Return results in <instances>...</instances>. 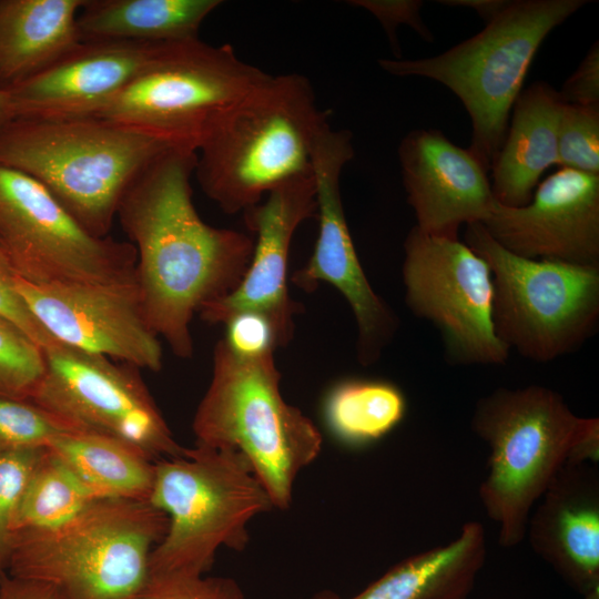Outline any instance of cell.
Here are the masks:
<instances>
[{
    "label": "cell",
    "instance_id": "cell-29",
    "mask_svg": "<svg viewBox=\"0 0 599 599\" xmlns=\"http://www.w3.org/2000/svg\"><path fill=\"white\" fill-rule=\"evenodd\" d=\"M44 370L43 349L0 316V395L29 400Z\"/></svg>",
    "mask_w": 599,
    "mask_h": 599
},
{
    "label": "cell",
    "instance_id": "cell-15",
    "mask_svg": "<svg viewBox=\"0 0 599 599\" xmlns=\"http://www.w3.org/2000/svg\"><path fill=\"white\" fill-rule=\"evenodd\" d=\"M14 286L32 315L59 343L138 369H161L162 347L144 319L138 287L40 285L17 274Z\"/></svg>",
    "mask_w": 599,
    "mask_h": 599
},
{
    "label": "cell",
    "instance_id": "cell-37",
    "mask_svg": "<svg viewBox=\"0 0 599 599\" xmlns=\"http://www.w3.org/2000/svg\"><path fill=\"white\" fill-rule=\"evenodd\" d=\"M0 599H63L53 587L33 580L16 578L6 572L0 586Z\"/></svg>",
    "mask_w": 599,
    "mask_h": 599
},
{
    "label": "cell",
    "instance_id": "cell-6",
    "mask_svg": "<svg viewBox=\"0 0 599 599\" xmlns=\"http://www.w3.org/2000/svg\"><path fill=\"white\" fill-rule=\"evenodd\" d=\"M166 529V515L149 500L99 499L60 527L12 534L6 572L63 599H133Z\"/></svg>",
    "mask_w": 599,
    "mask_h": 599
},
{
    "label": "cell",
    "instance_id": "cell-2",
    "mask_svg": "<svg viewBox=\"0 0 599 599\" xmlns=\"http://www.w3.org/2000/svg\"><path fill=\"white\" fill-rule=\"evenodd\" d=\"M470 426L489 447L478 495L505 548L524 540L532 508L565 466L599 458L598 418L577 416L545 386L495 389L479 398Z\"/></svg>",
    "mask_w": 599,
    "mask_h": 599
},
{
    "label": "cell",
    "instance_id": "cell-33",
    "mask_svg": "<svg viewBox=\"0 0 599 599\" xmlns=\"http://www.w3.org/2000/svg\"><path fill=\"white\" fill-rule=\"evenodd\" d=\"M223 338L229 348L243 358H257L274 354L281 347L275 326L263 313L242 311L224 323Z\"/></svg>",
    "mask_w": 599,
    "mask_h": 599
},
{
    "label": "cell",
    "instance_id": "cell-40",
    "mask_svg": "<svg viewBox=\"0 0 599 599\" xmlns=\"http://www.w3.org/2000/svg\"><path fill=\"white\" fill-rule=\"evenodd\" d=\"M585 599H599V587L592 589L588 593H586Z\"/></svg>",
    "mask_w": 599,
    "mask_h": 599
},
{
    "label": "cell",
    "instance_id": "cell-9",
    "mask_svg": "<svg viewBox=\"0 0 599 599\" xmlns=\"http://www.w3.org/2000/svg\"><path fill=\"white\" fill-rule=\"evenodd\" d=\"M465 244L489 266L491 318L498 339L538 363L577 352L599 324V266L518 256L479 222L466 225Z\"/></svg>",
    "mask_w": 599,
    "mask_h": 599
},
{
    "label": "cell",
    "instance_id": "cell-18",
    "mask_svg": "<svg viewBox=\"0 0 599 599\" xmlns=\"http://www.w3.org/2000/svg\"><path fill=\"white\" fill-rule=\"evenodd\" d=\"M407 202L424 234L458 238L459 227L481 223L495 202L487 169L469 149L436 129H416L399 143Z\"/></svg>",
    "mask_w": 599,
    "mask_h": 599
},
{
    "label": "cell",
    "instance_id": "cell-39",
    "mask_svg": "<svg viewBox=\"0 0 599 599\" xmlns=\"http://www.w3.org/2000/svg\"><path fill=\"white\" fill-rule=\"evenodd\" d=\"M14 119L10 94L0 89V129Z\"/></svg>",
    "mask_w": 599,
    "mask_h": 599
},
{
    "label": "cell",
    "instance_id": "cell-21",
    "mask_svg": "<svg viewBox=\"0 0 599 599\" xmlns=\"http://www.w3.org/2000/svg\"><path fill=\"white\" fill-rule=\"evenodd\" d=\"M561 105L558 91L545 82H536L518 95L510 126L490 167L491 192L499 204H528L542 173L558 165Z\"/></svg>",
    "mask_w": 599,
    "mask_h": 599
},
{
    "label": "cell",
    "instance_id": "cell-41",
    "mask_svg": "<svg viewBox=\"0 0 599 599\" xmlns=\"http://www.w3.org/2000/svg\"><path fill=\"white\" fill-rule=\"evenodd\" d=\"M4 575H6V571L0 567V586H1V581Z\"/></svg>",
    "mask_w": 599,
    "mask_h": 599
},
{
    "label": "cell",
    "instance_id": "cell-3",
    "mask_svg": "<svg viewBox=\"0 0 599 599\" xmlns=\"http://www.w3.org/2000/svg\"><path fill=\"white\" fill-rule=\"evenodd\" d=\"M328 126L307 78L268 75L215 118L194 174L224 213H243L281 184L313 174L315 144Z\"/></svg>",
    "mask_w": 599,
    "mask_h": 599
},
{
    "label": "cell",
    "instance_id": "cell-32",
    "mask_svg": "<svg viewBox=\"0 0 599 599\" xmlns=\"http://www.w3.org/2000/svg\"><path fill=\"white\" fill-rule=\"evenodd\" d=\"M133 599H246L238 582L225 576L151 573Z\"/></svg>",
    "mask_w": 599,
    "mask_h": 599
},
{
    "label": "cell",
    "instance_id": "cell-20",
    "mask_svg": "<svg viewBox=\"0 0 599 599\" xmlns=\"http://www.w3.org/2000/svg\"><path fill=\"white\" fill-rule=\"evenodd\" d=\"M531 549L583 596L599 587V479L590 463L567 465L532 508Z\"/></svg>",
    "mask_w": 599,
    "mask_h": 599
},
{
    "label": "cell",
    "instance_id": "cell-17",
    "mask_svg": "<svg viewBox=\"0 0 599 599\" xmlns=\"http://www.w3.org/2000/svg\"><path fill=\"white\" fill-rule=\"evenodd\" d=\"M314 215L313 174L281 184L267 193L263 203L245 210V225L256 235L248 267L232 293L201 308V318L209 324H224L237 312L256 311L272 321L280 345L286 346L294 334V316L302 309L288 293L291 243L300 224Z\"/></svg>",
    "mask_w": 599,
    "mask_h": 599
},
{
    "label": "cell",
    "instance_id": "cell-8",
    "mask_svg": "<svg viewBox=\"0 0 599 599\" xmlns=\"http://www.w3.org/2000/svg\"><path fill=\"white\" fill-rule=\"evenodd\" d=\"M149 501L167 517L166 532L150 557V575L206 573L220 548L244 550L250 521L274 509L241 453L199 444L155 461Z\"/></svg>",
    "mask_w": 599,
    "mask_h": 599
},
{
    "label": "cell",
    "instance_id": "cell-11",
    "mask_svg": "<svg viewBox=\"0 0 599 599\" xmlns=\"http://www.w3.org/2000/svg\"><path fill=\"white\" fill-rule=\"evenodd\" d=\"M0 246L17 275L33 284L138 287L130 242L89 234L38 181L3 165Z\"/></svg>",
    "mask_w": 599,
    "mask_h": 599
},
{
    "label": "cell",
    "instance_id": "cell-1",
    "mask_svg": "<svg viewBox=\"0 0 599 599\" xmlns=\"http://www.w3.org/2000/svg\"><path fill=\"white\" fill-rule=\"evenodd\" d=\"M196 152L167 146L132 181L116 219L136 251L140 306L151 331L180 358H191V322L241 283L254 248L248 235L199 215L191 176Z\"/></svg>",
    "mask_w": 599,
    "mask_h": 599
},
{
    "label": "cell",
    "instance_id": "cell-14",
    "mask_svg": "<svg viewBox=\"0 0 599 599\" xmlns=\"http://www.w3.org/2000/svg\"><path fill=\"white\" fill-rule=\"evenodd\" d=\"M353 158L349 131L328 126L318 136L313 153L318 235L311 257L294 272L292 283L306 293L314 292L322 282L339 291L356 321L357 359L367 366L380 358L399 322L369 284L346 222L339 176Z\"/></svg>",
    "mask_w": 599,
    "mask_h": 599
},
{
    "label": "cell",
    "instance_id": "cell-4",
    "mask_svg": "<svg viewBox=\"0 0 599 599\" xmlns=\"http://www.w3.org/2000/svg\"><path fill=\"white\" fill-rule=\"evenodd\" d=\"M167 146L95 116L17 118L0 129V165L33 177L103 238L128 186Z\"/></svg>",
    "mask_w": 599,
    "mask_h": 599
},
{
    "label": "cell",
    "instance_id": "cell-10",
    "mask_svg": "<svg viewBox=\"0 0 599 599\" xmlns=\"http://www.w3.org/2000/svg\"><path fill=\"white\" fill-rule=\"evenodd\" d=\"M268 75L229 43L165 42L139 75L88 116L196 152L215 118Z\"/></svg>",
    "mask_w": 599,
    "mask_h": 599
},
{
    "label": "cell",
    "instance_id": "cell-24",
    "mask_svg": "<svg viewBox=\"0 0 599 599\" xmlns=\"http://www.w3.org/2000/svg\"><path fill=\"white\" fill-rule=\"evenodd\" d=\"M220 0H84L77 26L81 41L179 42L199 38Z\"/></svg>",
    "mask_w": 599,
    "mask_h": 599
},
{
    "label": "cell",
    "instance_id": "cell-13",
    "mask_svg": "<svg viewBox=\"0 0 599 599\" xmlns=\"http://www.w3.org/2000/svg\"><path fill=\"white\" fill-rule=\"evenodd\" d=\"M43 354L45 370L29 400L83 432L120 439L154 463L184 453L138 368L62 343Z\"/></svg>",
    "mask_w": 599,
    "mask_h": 599
},
{
    "label": "cell",
    "instance_id": "cell-38",
    "mask_svg": "<svg viewBox=\"0 0 599 599\" xmlns=\"http://www.w3.org/2000/svg\"><path fill=\"white\" fill-rule=\"evenodd\" d=\"M437 2L444 6L473 9L488 23L506 9L510 0H438Z\"/></svg>",
    "mask_w": 599,
    "mask_h": 599
},
{
    "label": "cell",
    "instance_id": "cell-28",
    "mask_svg": "<svg viewBox=\"0 0 599 599\" xmlns=\"http://www.w3.org/2000/svg\"><path fill=\"white\" fill-rule=\"evenodd\" d=\"M83 432L28 399L0 395V453L17 448H48L60 436Z\"/></svg>",
    "mask_w": 599,
    "mask_h": 599
},
{
    "label": "cell",
    "instance_id": "cell-5",
    "mask_svg": "<svg viewBox=\"0 0 599 599\" xmlns=\"http://www.w3.org/2000/svg\"><path fill=\"white\" fill-rule=\"evenodd\" d=\"M280 382L274 354L243 358L220 339L192 429L195 444L241 453L273 507L285 510L298 474L321 454L323 437L312 419L284 399Z\"/></svg>",
    "mask_w": 599,
    "mask_h": 599
},
{
    "label": "cell",
    "instance_id": "cell-34",
    "mask_svg": "<svg viewBox=\"0 0 599 599\" xmlns=\"http://www.w3.org/2000/svg\"><path fill=\"white\" fill-rule=\"evenodd\" d=\"M16 271L0 246V316L12 323L42 349L60 344L29 311L14 286Z\"/></svg>",
    "mask_w": 599,
    "mask_h": 599
},
{
    "label": "cell",
    "instance_id": "cell-12",
    "mask_svg": "<svg viewBox=\"0 0 599 599\" xmlns=\"http://www.w3.org/2000/svg\"><path fill=\"white\" fill-rule=\"evenodd\" d=\"M403 282L409 311L438 331L451 365H502L509 349L495 334L488 264L458 238L422 233L404 242Z\"/></svg>",
    "mask_w": 599,
    "mask_h": 599
},
{
    "label": "cell",
    "instance_id": "cell-26",
    "mask_svg": "<svg viewBox=\"0 0 599 599\" xmlns=\"http://www.w3.org/2000/svg\"><path fill=\"white\" fill-rule=\"evenodd\" d=\"M406 399L395 384L383 379L347 378L336 383L323 403L325 425L349 446L374 443L404 418Z\"/></svg>",
    "mask_w": 599,
    "mask_h": 599
},
{
    "label": "cell",
    "instance_id": "cell-35",
    "mask_svg": "<svg viewBox=\"0 0 599 599\" xmlns=\"http://www.w3.org/2000/svg\"><path fill=\"white\" fill-rule=\"evenodd\" d=\"M354 7H361L369 11L383 26L388 40L394 49L396 59H400V49L396 35L398 26H408L418 35L433 42L434 35L420 17V9L424 6L419 0H353L348 1Z\"/></svg>",
    "mask_w": 599,
    "mask_h": 599
},
{
    "label": "cell",
    "instance_id": "cell-19",
    "mask_svg": "<svg viewBox=\"0 0 599 599\" xmlns=\"http://www.w3.org/2000/svg\"><path fill=\"white\" fill-rule=\"evenodd\" d=\"M163 43L81 41L39 73L7 90L14 119L92 114L139 75Z\"/></svg>",
    "mask_w": 599,
    "mask_h": 599
},
{
    "label": "cell",
    "instance_id": "cell-16",
    "mask_svg": "<svg viewBox=\"0 0 599 599\" xmlns=\"http://www.w3.org/2000/svg\"><path fill=\"white\" fill-rule=\"evenodd\" d=\"M481 224L518 256L599 266V175L560 167L524 206L495 200Z\"/></svg>",
    "mask_w": 599,
    "mask_h": 599
},
{
    "label": "cell",
    "instance_id": "cell-7",
    "mask_svg": "<svg viewBox=\"0 0 599 599\" xmlns=\"http://www.w3.org/2000/svg\"><path fill=\"white\" fill-rule=\"evenodd\" d=\"M587 3L586 0H510L480 32L441 54L379 59L378 64L389 74L428 78L453 91L470 118L468 149L490 170L537 50L555 28Z\"/></svg>",
    "mask_w": 599,
    "mask_h": 599
},
{
    "label": "cell",
    "instance_id": "cell-22",
    "mask_svg": "<svg viewBox=\"0 0 599 599\" xmlns=\"http://www.w3.org/2000/svg\"><path fill=\"white\" fill-rule=\"evenodd\" d=\"M486 554L483 525L468 521L447 545L405 558L351 598L325 589L301 599H468Z\"/></svg>",
    "mask_w": 599,
    "mask_h": 599
},
{
    "label": "cell",
    "instance_id": "cell-31",
    "mask_svg": "<svg viewBox=\"0 0 599 599\" xmlns=\"http://www.w3.org/2000/svg\"><path fill=\"white\" fill-rule=\"evenodd\" d=\"M48 448L0 453V567L6 571L13 516L38 463Z\"/></svg>",
    "mask_w": 599,
    "mask_h": 599
},
{
    "label": "cell",
    "instance_id": "cell-25",
    "mask_svg": "<svg viewBox=\"0 0 599 599\" xmlns=\"http://www.w3.org/2000/svg\"><path fill=\"white\" fill-rule=\"evenodd\" d=\"M48 448L99 498L150 499L155 463L138 448L90 432L65 434Z\"/></svg>",
    "mask_w": 599,
    "mask_h": 599
},
{
    "label": "cell",
    "instance_id": "cell-23",
    "mask_svg": "<svg viewBox=\"0 0 599 599\" xmlns=\"http://www.w3.org/2000/svg\"><path fill=\"white\" fill-rule=\"evenodd\" d=\"M84 0H0V89L39 73L81 42Z\"/></svg>",
    "mask_w": 599,
    "mask_h": 599
},
{
    "label": "cell",
    "instance_id": "cell-27",
    "mask_svg": "<svg viewBox=\"0 0 599 599\" xmlns=\"http://www.w3.org/2000/svg\"><path fill=\"white\" fill-rule=\"evenodd\" d=\"M49 448L34 468L11 524V536L60 527L99 500Z\"/></svg>",
    "mask_w": 599,
    "mask_h": 599
},
{
    "label": "cell",
    "instance_id": "cell-30",
    "mask_svg": "<svg viewBox=\"0 0 599 599\" xmlns=\"http://www.w3.org/2000/svg\"><path fill=\"white\" fill-rule=\"evenodd\" d=\"M558 165L599 175V106L562 103Z\"/></svg>",
    "mask_w": 599,
    "mask_h": 599
},
{
    "label": "cell",
    "instance_id": "cell-36",
    "mask_svg": "<svg viewBox=\"0 0 599 599\" xmlns=\"http://www.w3.org/2000/svg\"><path fill=\"white\" fill-rule=\"evenodd\" d=\"M562 103L599 106V42L596 41L560 91Z\"/></svg>",
    "mask_w": 599,
    "mask_h": 599
}]
</instances>
